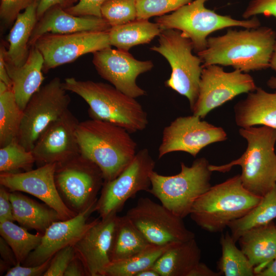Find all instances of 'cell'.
<instances>
[{
	"mask_svg": "<svg viewBox=\"0 0 276 276\" xmlns=\"http://www.w3.org/2000/svg\"><path fill=\"white\" fill-rule=\"evenodd\" d=\"M10 192L7 188L0 185V222L5 220L14 221Z\"/></svg>",
	"mask_w": 276,
	"mask_h": 276,
	"instance_id": "obj_43",
	"label": "cell"
},
{
	"mask_svg": "<svg viewBox=\"0 0 276 276\" xmlns=\"http://www.w3.org/2000/svg\"><path fill=\"white\" fill-rule=\"evenodd\" d=\"M259 14L276 19V0H251L242 17L246 19Z\"/></svg>",
	"mask_w": 276,
	"mask_h": 276,
	"instance_id": "obj_40",
	"label": "cell"
},
{
	"mask_svg": "<svg viewBox=\"0 0 276 276\" xmlns=\"http://www.w3.org/2000/svg\"><path fill=\"white\" fill-rule=\"evenodd\" d=\"M275 42L276 32L269 27L229 29L222 35L208 37L206 48L197 55L202 67L212 64L231 66L248 73L270 67Z\"/></svg>",
	"mask_w": 276,
	"mask_h": 276,
	"instance_id": "obj_1",
	"label": "cell"
},
{
	"mask_svg": "<svg viewBox=\"0 0 276 276\" xmlns=\"http://www.w3.org/2000/svg\"><path fill=\"white\" fill-rule=\"evenodd\" d=\"M110 27L103 17L75 16L68 13L62 7L56 6L50 9L38 20L29 44L31 47L38 37L47 33L104 31L109 30Z\"/></svg>",
	"mask_w": 276,
	"mask_h": 276,
	"instance_id": "obj_21",
	"label": "cell"
},
{
	"mask_svg": "<svg viewBox=\"0 0 276 276\" xmlns=\"http://www.w3.org/2000/svg\"><path fill=\"white\" fill-rule=\"evenodd\" d=\"M33 45L42 55L44 73L73 62L84 54L111 47L108 30L47 33L38 37Z\"/></svg>",
	"mask_w": 276,
	"mask_h": 276,
	"instance_id": "obj_14",
	"label": "cell"
},
{
	"mask_svg": "<svg viewBox=\"0 0 276 276\" xmlns=\"http://www.w3.org/2000/svg\"><path fill=\"white\" fill-rule=\"evenodd\" d=\"M63 86L85 100L92 119L110 122L130 133L144 130L148 124L147 114L142 105L112 85L69 77L64 79Z\"/></svg>",
	"mask_w": 276,
	"mask_h": 276,
	"instance_id": "obj_3",
	"label": "cell"
},
{
	"mask_svg": "<svg viewBox=\"0 0 276 276\" xmlns=\"http://www.w3.org/2000/svg\"><path fill=\"white\" fill-rule=\"evenodd\" d=\"M71 101L59 77L41 86L23 110L18 142L27 150H32L44 129L68 109Z\"/></svg>",
	"mask_w": 276,
	"mask_h": 276,
	"instance_id": "obj_10",
	"label": "cell"
},
{
	"mask_svg": "<svg viewBox=\"0 0 276 276\" xmlns=\"http://www.w3.org/2000/svg\"><path fill=\"white\" fill-rule=\"evenodd\" d=\"M275 226H276V223H275Z\"/></svg>",
	"mask_w": 276,
	"mask_h": 276,
	"instance_id": "obj_52",
	"label": "cell"
},
{
	"mask_svg": "<svg viewBox=\"0 0 276 276\" xmlns=\"http://www.w3.org/2000/svg\"><path fill=\"white\" fill-rule=\"evenodd\" d=\"M276 219V185L244 216L228 225L235 241L246 231L265 225Z\"/></svg>",
	"mask_w": 276,
	"mask_h": 276,
	"instance_id": "obj_30",
	"label": "cell"
},
{
	"mask_svg": "<svg viewBox=\"0 0 276 276\" xmlns=\"http://www.w3.org/2000/svg\"><path fill=\"white\" fill-rule=\"evenodd\" d=\"M54 178L63 202L77 215L96 204L104 181L99 167L81 154L56 164Z\"/></svg>",
	"mask_w": 276,
	"mask_h": 276,
	"instance_id": "obj_9",
	"label": "cell"
},
{
	"mask_svg": "<svg viewBox=\"0 0 276 276\" xmlns=\"http://www.w3.org/2000/svg\"><path fill=\"white\" fill-rule=\"evenodd\" d=\"M135 276H160L153 268H149L137 273Z\"/></svg>",
	"mask_w": 276,
	"mask_h": 276,
	"instance_id": "obj_51",
	"label": "cell"
},
{
	"mask_svg": "<svg viewBox=\"0 0 276 276\" xmlns=\"http://www.w3.org/2000/svg\"><path fill=\"white\" fill-rule=\"evenodd\" d=\"M257 276H276V257Z\"/></svg>",
	"mask_w": 276,
	"mask_h": 276,
	"instance_id": "obj_50",
	"label": "cell"
},
{
	"mask_svg": "<svg viewBox=\"0 0 276 276\" xmlns=\"http://www.w3.org/2000/svg\"><path fill=\"white\" fill-rule=\"evenodd\" d=\"M158 43L150 49L164 57L170 65L171 74L165 85L186 97L192 110L198 97L202 61L192 54L191 40L178 30H162Z\"/></svg>",
	"mask_w": 276,
	"mask_h": 276,
	"instance_id": "obj_8",
	"label": "cell"
},
{
	"mask_svg": "<svg viewBox=\"0 0 276 276\" xmlns=\"http://www.w3.org/2000/svg\"><path fill=\"white\" fill-rule=\"evenodd\" d=\"M221 275L219 272L212 270L205 264L199 262L191 271L189 276H218Z\"/></svg>",
	"mask_w": 276,
	"mask_h": 276,
	"instance_id": "obj_47",
	"label": "cell"
},
{
	"mask_svg": "<svg viewBox=\"0 0 276 276\" xmlns=\"http://www.w3.org/2000/svg\"><path fill=\"white\" fill-rule=\"evenodd\" d=\"M150 244L126 215L119 216L110 251V261L126 260Z\"/></svg>",
	"mask_w": 276,
	"mask_h": 276,
	"instance_id": "obj_29",
	"label": "cell"
},
{
	"mask_svg": "<svg viewBox=\"0 0 276 276\" xmlns=\"http://www.w3.org/2000/svg\"><path fill=\"white\" fill-rule=\"evenodd\" d=\"M75 255L73 246L60 249L52 257L50 264L43 276H63L68 265Z\"/></svg>",
	"mask_w": 276,
	"mask_h": 276,
	"instance_id": "obj_38",
	"label": "cell"
},
{
	"mask_svg": "<svg viewBox=\"0 0 276 276\" xmlns=\"http://www.w3.org/2000/svg\"><path fill=\"white\" fill-rule=\"evenodd\" d=\"M136 0H107L101 8L102 17L110 27L136 19Z\"/></svg>",
	"mask_w": 276,
	"mask_h": 276,
	"instance_id": "obj_36",
	"label": "cell"
},
{
	"mask_svg": "<svg viewBox=\"0 0 276 276\" xmlns=\"http://www.w3.org/2000/svg\"><path fill=\"white\" fill-rule=\"evenodd\" d=\"M227 139L224 130L193 114L175 119L163 132L158 148V158L175 151H182L194 157L206 146Z\"/></svg>",
	"mask_w": 276,
	"mask_h": 276,
	"instance_id": "obj_15",
	"label": "cell"
},
{
	"mask_svg": "<svg viewBox=\"0 0 276 276\" xmlns=\"http://www.w3.org/2000/svg\"><path fill=\"white\" fill-rule=\"evenodd\" d=\"M208 1L193 0L170 14L157 16L155 22L162 30L180 31L191 40L196 54L206 48L208 36L214 32L232 27L252 29L261 26L256 16L239 20L208 9L205 6Z\"/></svg>",
	"mask_w": 276,
	"mask_h": 276,
	"instance_id": "obj_7",
	"label": "cell"
},
{
	"mask_svg": "<svg viewBox=\"0 0 276 276\" xmlns=\"http://www.w3.org/2000/svg\"><path fill=\"white\" fill-rule=\"evenodd\" d=\"M236 243L228 232L222 234L220 239L222 255L217 262L218 272L225 276L255 275L254 267Z\"/></svg>",
	"mask_w": 276,
	"mask_h": 276,
	"instance_id": "obj_33",
	"label": "cell"
},
{
	"mask_svg": "<svg viewBox=\"0 0 276 276\" xmlns=\"http://www.w3.org/2000/svg\"><path fill=\"white\" fill-rule=\"evenodd\" d=\"M5 60L12 90L18 105L24 110L44 80L43 58L39 50L32 45L26 61L21 65L16 66Z\"/></svg>",
	"mask_w": 276,
	"mask_h": 276,
	"instance_id": "obj_22",
	"label": "cell"
},
{
	"mask_svg": "<svg viewBox=\"0 0 276 276\" xmlns=\"http://www.w3.org/2000/svg\"><path fill=\"white\" fill-rule=\"evenodd\" d=\"M0 254L1 259L9 267H13L18 263L13 250L2 237L0 238Z\"/></svg>",
	"mask_w": 276,
	"mask_h": 276,
	"instance_id": "obj_45",
	"label": "cell"
},
{
	"mask_svg": "<svg viewBox=\"0 0 276 276\" xmlns=\"http://www.w3.org/2000/svg\"><path fill=\"white\" fill-rule=\"evenodd\" d=\"M93 63L99 75L118 90L134 98L146 95L138 86V76L150 71L154 64L151 60L141 61L129 52L110 47L93 53Z\"/></svg>",
	"mask_w": 276,
	"mask_h": 276,
	"instance_id": "obj_16",
	"label": "cell"
},
{
	"mask_svg": "<svg viewBox=\"0 0 276 276\" xmlns=\"http://www.w3.org/2000/svg\"><path fill=\"white\" fill-rule=\"evenodd\" d=\"M119 216L117 214L94 220L93 224L73 245L87 276H105L111 263L110 251Z\"/></svg>",
	"mask_w": 276,
	"mask_h": 276,
	"instance_id": "obj_19",
	"label": "cell"
},
{
	"mask_svg": "<svg viewBox=\"0 0 276 276\" xmlns=\"http://www.w3.org/2000/svg\"><path fill=\"white\" fill-rule=\"evenodd\" d=\"M193 0H136L137 19H148L174 12Z\"/></svg>",
	"mask_w": 276,
	"mask_h": 276,
	"instance_id": "obj_37",
	"label": "cell"
},
{
	"mask_svg": "<svg viewBox=\"0 0 276 276\" xmlns=\"http://www.w3.org/2000/svg\"><path fill=\"white\" fill-rule=\"evenodd\" d=\"M74 0H39L37 15L38 20L39 19L43 14L51 8L59 6L65 9L70 7V5Z\"/></svg>",
	"mask_w": 276,
	"mask_h": 276,
	"instance_id": "obj_44",
	"label": "cell"
},
{
	"mask_svg": "<svg viewBox=\"0 0 276 276\" xmlns=\"http://www.w3.org/2000/svg\"><path fill=\"white\" fill-rule=\"evenodd\" d=\"M256 88L253 78L248 73L237 69L227 72L219 65H208L202 68L198 97L191 111L203 118L214 108Z\"/></svg>",
	"mask_w": 276,
	"mask_h": 276,
	"instance_id": "obj_13",
	"label": "cell"
},
{
	"mask_svg": "<svg viewBox=\"0 0 276 276\" xmlns=\"http://www.w3.org/2000/svg\"><path fill=\"white\" fill-rule=\"evenodd\" d=\"M43 233H29L24 227L13 221L0 222V234L13 250L18 263L22 264L29 254L40 244Z\"/></svg>",
	"mask_w": 276,
	"mask_h": 276,
	"instance_id": "obj_34",
	"label": "cell"
},
{
	"mask_svg": "<svg viewBox=\"0 0 276 276\" xmlns=\"http://www.w3.org/2000/svg\"><path fill=\"white\" fill-rule=\"evenodd\" d=\"M162 30L156 22L148 19H135L121 25L111 27L108 30L111 46L128 52L133 47L150 43L158 36Z\"/></svg>",
	"mask_w": 276,
	"mask_h": 276,
	"instance_id": "obj_28",
	"label": "cell"
},
{
	"mask_svg": "<svg viewBox=\"0 0 276 276\" xmlns=\"http://www.w3.org/2000/svg\"><path fill=\"white\" fill-rule=\"evenodd\" d=\"M0 81L4 82L8 86L12 87V81L9 76L5 64L4 54V45L0 49Z\"/></svg>",
	"mask_w": 276,
	"mask_h": 276,
	"instance_id": "obj_48",
	"label": "cell"
},
{
	"mask_svg": "<svg viewBox=\"0 0 276 276\" xmlns=\"http://www.w3.org/2000/svg\"><path fill=\"white\" fill-rule=\"evenodd\" d=\"M204 157L195 159L189 167L180 163V172L166 176L153 171L148 192L157 198L164 206L183 219L190 215L196 200L211 187L212 172Z\"/></svg>",
	"mask_w": 276,
	"mask_h": 276,
	"instance_id": "obj_6",
	"label": "cell"
},
{
	"mask_svg": "<svg viewBox=\"0 0 276 276\" xmlns=\"http://www.w3.org/2000/svg\"><path fill=\"white\" fill-rule=\"evenodd\" d=\"M96 205L72 218L53 222L43 234L39 245L29 254L22 265H38L52 258L60 249L73 246L93 224L94 220H88L91 214L96 211Z\"/></svg>",
	"mask_w": 276,
	"mask_h": 276,
	"instance_id": "obj_20",
	"label": "cell"
},
{
	"mask_svg": "<svg viewBox=\"0 0 276 276\" xmlns=\"http://www.w3.org/2000/svg\"><path fill=\"white\" fill-rule=\"evenodd\" d=\"M173 243L165 245L150 244L126 260L111 262L106 269L105 276H135L139 272L152 267Z\"/></svg>",
	"mask_w": 276,
	"mask_h": 276,
	"instance_id": "obj_32",
	"label": "cell"
},
{
	"mask_svg": "<svg viewBox=\"0 0 276 276\" xmlns=\"http://www.w3.org/2000/svg\"><path fill=\"white\" fill-rule=\"evenodd\" d=\"M39 0H35L17 16L8 35V50L4 46V57L7 61L20 66L26 61L31 47L29 42L38 21L37 9Z\"/></svg>",
	"mask_w": 276,
	"mask_h": 276,
	"instance_id": "obj_26",
	"label": "cell"
},
{
	"mask_svg": "<svg viewBox=\"0 0 276 276\" xmlns=\"http://www.w3.org/2000/svg\"><path fill=\"white\" fill-rule=\"evenodd\" d=\"M200 259L201 250L195 238L173 243L152 268L160 276H189Z\"/></svg>",
	"mask_w": 276,
	"mask_h": 276,
	"instance_id": "obj_25",
	"label": "cell"
},
{
	"mask_svg": "<svg viewBox=\"0 0 276 276\" xmlns=\"http://www.w3.org/2000/svg\"><path fill=\"white\" fill-rule=\"evenodd\" d=\"M79 123L69 109L51 123L41 132L32 149L36 163L39 166L57 164L80 154L77 136Z\"/></svg>",
	"mask_w": 276,
	"mask_h": 276,
	"instance_id": "obj_17",
	"label": "cell"
},
{
	"mask_svg": "<svg viewBox=\"0 0 276 276\" xmlns=\"http://www.w3.org/2000/svg\"><path fill=\"white\" fill-rule=\"evenodd\" d=\"M238 241L254 268L255 275L276 257V226L273 221L244 232Z\"/></svg>",
	"mask_w": 276,
	"mask_h": 276,
	"instance_id": "obj_24",
	"label": "cell"
},
{
	"mask_svg": "<svg viewBox=\"0 0 276 276\" xmlns=\"http://www.w3.org/2000/svg\"><path fill=\"white\" fill-rule=\"evenodd\" d=\"M86 273L81 260L75 255L68 265L63 276H85Z\"/></svg>",
	"mask_w": 276,
	"mask_h": 276,
	"instance_id": "obj_46",
	"label": "cell"
},
{
	"mask_svg": "<svg viewBox=\"0 0 276 276\" xmlns=\"http://www.w3.org/2000/svg\"><path fill=\"white\" fill-rule=\"evenodd\" d=\"M22 116L12 87L0 81V148L17 139Z\"/></svg>",
	"mask_w": 276,
	"mask_h": 276,
	"instance_id": "obj_31",
	"label": "cell"
},
{
	"mask_svg": "<svg viewBox=\"0 0 276 276\" xmlns=\"http://www.w3.org/2000/svg\"><path fill=\"white\" fill-rule=\"evenodd\" d=\"M155 165L148 150L144 148L136 152L131 163L118 177L104 182L96 205L99 217L105 218L118 214L128 199L137 193L148 192L151 185L150 175Z\"/></svg>",
	"mask_w": 276,
	"mask_h": 276,
	"instance_id": "obj_11",
	"label": "cell"
},
{
	"mask_svg": "<svg viewBox=\"0 0 276 276\" xmlns=\"http://www.w3.org/2000/svg\"><path fill=\"white\" fill-rule=\"evenodd\" d=\"M125 215L151 244L165 245L195 238L183 219L149 198H139Z\"/></svg>",
	"mask_w": 276,
	"mask_h": 276,
	"instance_id": "obj_12",
	"label": "cell"
},
{
	"mask_svg": "<svg viewBox=\"0 0 276 276\" xmlns=\"http://www.w3.org/2000/svg\"><path fill=\"white\" fill-rule=\"evenodd\" d=\"M107 0H79L74 6L65 9L70 14L78 16L102 17L101 8Z\"/></svg>",
	"mask_w": 276,
	"mask_h": 276,
	"instance_id": "obj_41",
	"label": "cell"
},
{
	"mask_svg": "<svg viewBox=\"0 0 276 276\" xmlns=\"http://www.w3.org/2000/svg\"><path fill=\"white\" fill-rule=\"evenodd\" d=\"M35 0H1L0 17L4 24L9 26L14 22L18 15Z\"/></svg>",
	"mask_w": 276,
	"mask_h": 276,
	"instance_id": "obj_39",
	"label": "cell"
},
{
	"mask_svg": "<svg viewBox=\"0 0 276 276\" xmlns=\"http://www.w3.org/2000/svg\"><path fill=\"white\" fill-rule=\"evenodd\" d=\"M234 111L236 123L241 128L261 125L276 128V92L257 87L235 105Z\"/></svg>",
	"mask_w": 276,
	"mask_h": 276,
	"instance_id": "obj_23",
	"label": "cell"
},
{
	"mask_svg": "<svg viewBox=\"0 0 276 276\" xmlns=\"http://www.w3.org/2000/svg\"><path fill=\"white\" fill-rule=\"evenodd\" d=\"M52 258L36 266H24L18 263L7 271L5 276H41L48 269Z\"/></svg>",
	"mask_w": 276,
	"mask_h": 276,
	"instance_id": "obj_42",
	"label": "cell"
},
{
	"mask_svg": "<svg viewBox=\"0 0 276 276\" xmlns=\"http://www.w3.org/2000/svg\"><path fill=\"white\" fill-rule=\"evenodd\" d=\"M14 221L25 228L44 233L54 222L60 220L58 213L49 205L42 204L18 191L10 192Z\"/></svg>",
	"mask_w": 276,
	"mask_h": 276,
	"instance_id": "obj_27",
	"label": "cell"
},
{
	"mask_svg": "<svg viewBox=\"0 0 276 276\" xmlns=\"http://www.w3.org/2000/svg\"><path fill=\"white\" fill-rule=\"evenodd\" d=\"M239 134L247 142L243 154L237 159L221 166L209 165L212 171L226 172L241 166V179L251 193L263 197L276 185V128L266 126L241 128Z\"/></svg>",
	"mask_w": 276,
	"mask_h": 276,
	"instance_id": "obj_4",
	"label": "cell"
},
{
	"mask_svg": "<svg viewBox=\"0 0 276 276\" xmlns=\"http://www.w3.org/2000/svg\"><path fill=\"white\" fill-rule=\"evenodd\" d=\"M270 68L276 72V42L270 62ZM267 86L272 89H276V76L271 77L267 82Z\"/></svg>",
	"mask_w": 276,
	"mask_h": 276,
	"instance_id": "obj_49",
	"label": "cell"
},
{
	"mask_svg": "<svg viewBox=\"0 0 276 276\" xmlns=\"http://www.w3.org/2000/svg\"><path fill=\"white\" fill-rule=\"evenodd\" d=\"M124 128L96 119L79 122L77 136L80 153L96 164L104 182L115 179L131 163L137 144Z\"/></svg>",
	"mask_w": 276,
	"mask_h": 276,
	"instance_id": "obj_2",
	"label": "cell"
},
{
	"mask_svg": "<svg viewBox=\"0 0 276 276\" xmlns=\"http://www.w3.org/2000/svg\"><path fill=\"white\" fill-rule=\"evenodd\" d=\"M56 164H48L37 169L18 173H0V185L10 192H26L41 200L55 210L61 220L77 215L61 198L55 182Z\"/></svg>",
	"mask_w": 276,
	"mask_h": 276,
	"instance_id": "obj_18",
	"label": "cell"
},
{
	"mask_svg": "<svg viewBox=\"0 0 276 276\" xmlns=\"http://www.w3.org/2000/svg\"><path fill=\"white\" fill-rule=\"evenodd\" d=\"M262 197L246 190L237 174L201 195L192 208L190 217L207 232L221 233L230 222L249 212Z\"/></svg>",
	"mask_w": 276,
	"mask_h": 276,
	"instance_id": "obj_5",
	"label": "cell"
},
{
	"mask_svg": "<svg viewBox=\"0 0 276 276\" xmlns=\"http://www.w3.org/2000/svg\"><path fill=\"white\" fill-rule=\"evenodd\" d=\"M35 163L32 150H27L17 139L0 148V173L29 171Z\"/></svg>",
	"mask_w": 276,
	"mask_h": 276,
	"instance_id": "obj_35",
	"label": "cell"
}]
</instances>
